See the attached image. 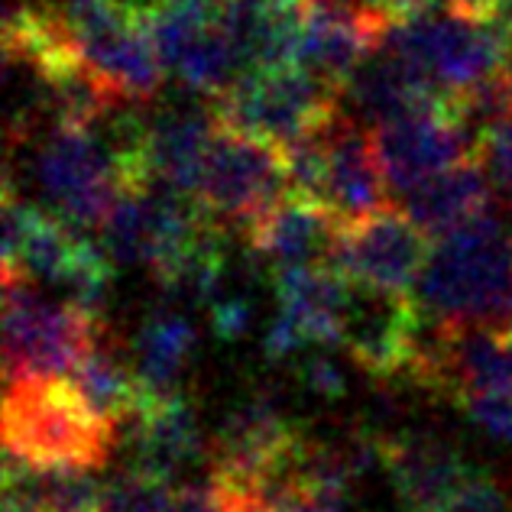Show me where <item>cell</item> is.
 <instances>
[{
	"mask_svg": "<svg viewBox=\"0 0 512 512\" xmlns=\"http://www.w3.org/2000/svg\"><path fill=\"white\" fill-rule=\"evenodd\" d=\"M415 289L422 312L435 325L506 331L512 321V237L503 221L483 211L438 237Z\"/></svg>",
	"mask_w": 512,
	"mask_h": 512,
	"instance_id": "obj_1",
	"label": "cell"
},
{
	"mask_svg": "<svg viewBox=\"0 0 512 512\" xmlns=\"http://www.w3.org/2000/svg\"><path fill=\"white\" fill-rule=\"evenodd\" d=\"M114 441L117 425L91 406L69 373H30L7 380V457L30 467L94 470L107 461Z\"/></svg>",
	"mask_w": 512,
	"mask_h": 512,
	"instance_id": "obj_2",
	"label": "cell"
},
{
	"mask_svg": "<svg viewBox=\"0 0 512 512\" xmlns=\"http://www.w3.org/2000/svg\"><path fill=\"white\" fill-rule=\"evenodd\" d=\"M380 49L406 62L451 101L512 62V39L490 13L451 4L386 23Z\"/></svg>",
	"mask_w": 512,
	"mask_h": 512,
	"instance_id": "obj_3",
	"label": "cell"
},
{
	"mask_svg": "<svg viewBox=\"0 0 512 512\" xmlns=\"http://www.w3.org/2000/svg\"><path fill=\"white\" fill-rule=\"evenodd\" d=\"M43 201L72 231H101L120 195V175L101 124L52 120L33 159Z\"/></svg>",
	"mask_w": 512,
	"mask_h": 512,
	"instance_id": "obj_4",
	"label": "cell"
},
{
	"mask_svg": "<svg viewBox=\"0 0 512 512\" xmlns=\"http://www.w3.org/2000/svg\"><path fill=\"white\" fill-rule=\"evenodd\" d=\"M341 111V91L299 65L247 72L221 98H214L218 124L250 133L279 150L328 127Z\"/></svg>",
	"mask_w": 512,
	"mask_h": 512,
	"instance_id": "obj_5",
	"label": "cell"
},
{
	"mask_svg": "<svg viewBox=\"0 0 512 512\" xmlns=\"http://www.w3.org/2000/svg\"><path fill=\"white\" fill-rule=\"evenodd\" d=\"M104 321L72 302H49L30 276H4V373H72L98 344Z\"/></svg>",
	"mask_w": 512,
	"mask_h": 512,
	"instance_id": "obj_6",
	"label": "cell"
},
{
	"mask_svg": "<svg viewBox=\"0 0 512 512\" xmlns=\"http://www.w3.org/2000/svg\"><path fill=\"white\" fill-rule=\"evenodd\" d=\"M289 192L286 156L279 146L218 124L201 169L198 201L221 227H250Z\"/></svg>",
	"mask_w": 512,
	"mask_h": 512,
	"instance_id": "obj_7",
	"label": "cell"
},
{
	"mask_svg": "<svg viewBox=\"0 0 512 512\" xmlns=\"http://www.w3.org/2000/svg\"><path fill=\"white\" fill-rule=\"evenodd\" d=\"M62 10V7H59ZM72 33V49L120 104L150 101L163 91L166 65L137 13L117 4L62 10Z\"/></svg>",
	"mask_w": 512,
	"mask_h": 512,
	"instance_id": "obj_8",
	"label": "cell"
},
{
	"mask_svg": "<svg viewBox=\"0 0 512 512\" xmlns=\"http://www.w3.org/2000/svg\"><path fill=\"white\" fill-rule=\"evenodd\" d=\"M428 256V234L409 218L406 208L386 205L370 218L341 224L325 263L354 286L409 292L419 282Z\"/></svg>",
	"mask_w": 512,
	"mask_h": 512,
	"instance_id": "obj_9",
	"label": "cell"
},
{
	"mask_svg": "<svg viewBox=\"0 0 512 512\" xmlns=\"http://www.w3.org/2000/svg\"><path fill=\"white\" fill-rule=\"evenodd\" d=\"M370 143L389 192L399 195L477 156V137H470V127L451 101L373 127Z\"/></svg>",
	"mask_w": 512,
	"mask_h": 512,
	"instance_id": "obj_10",
	"label": "cell"
},
{
	"mask_svg": "<svg viewBox=\"0 0 512 512\" xmlns=\"http://www.w3.org/2000/svg\"><path fill=\"white\" fill-rule=\"evenodd\" d=\"M422 305L412 292H383L350 282L344 338L350 360L376 380L415 373L422 357Z\"/></svg>",
	"mask_w": 512,
	"mask_h": 512,
	"instance_id": "obj_11",
	"label": "cell"
},
{
	"mask_svg": "<svg viewBox=\"0 0 512 512\" xmlns=\"http://www.w3.org/2000/svg\"><path fill=\"white\" fill-rule=\"evenodd\" d=\"M305 435L289 422L282 406L266 393L247 396L227 412L211 444L214 474L260 487L305 448Z\"/></svg>",
	"mask_w": 512,
	"mask_h": 512,
	"instance_id": "obj_12",
	"label": "cell"
},
{
	"mask_svg": "<svg viewBox=\"0 0 512 512\" xmlns=\"http://www.w3.org/2000/svg\"><path fill=\"white\" fill-rule=\"evenodd\" d=\"M386 23L383 13L363 0H308L295 65L341 91L380 49Z\"/></svg>",
	"mask_w": 512,
	"mask_h": 512,
	"instance_id": "obj_13",
	"label": "cell"
},
{
	"mask_svg": "<svg viewBox=\"0 0 512 512\" xmlns=\"http://www.w3.org/2000/svg\"><path fill=\"white\" fill-rule=\"evenodd\" d=\"M383 467L409 512H444L470 464L448 441L422 431L380 438Z\"/></svg>",
	"mask_w": 512,
	"mask_h": 512,
	"instance_id": "obj_14",
	"label": "cell"
},
{
	"mask_svg": "<svg viewBox=\"0 0 512 512\" xmlns=\"http://www.w3.org/2000/svg\"><path fill=\"white\" fill-rule=\"evenodd\" d=\"M214 130H218L214 111L208 114L192 104L159 107L153 117H146V130H143L146 182L150 185L159 182L195 198Z\"/></svg>",
	"mask_w": 512,
	"mask_h": 512,
	"instance_id": "obj_15",
	"label": "cell"
},
{
	"mask_svg": "<svg viewBox=\"0 0 512 512\" xmlns=\"http://www.w3.org/2000/svg\"><path fill=\"white\" fill-rule=\"evenodd\" d=\"M328 143V179H325V205L338 214L341 224L370 218L389 205V185L376 166L373 143L363 137L354 117L344 111L325 127Z\"/></svg>",
	"mask_w": 512,
	"mask_h": 512,
	"instance_id": "obj_16",
	"label": "cell"
},
{
	"mask_svg": "<svg viewBox=\"0 0 512 512\" xmlns=\"http://www.w3.org/2000/svg\"><path fill=\"white\" fill-rule=\"evenodd\" d=\"M338 231L341 221L328 205L289 188L244 234L250 250L273 266H299L325 263Z\"/></svg>",
	"mask_w": 512,
	"mask_h": 512,
	"instance_id": "obj_17",
	"label": "cell"
},
{
	"mask_svg": "<svg viewBox=\"0 0 512 512\" xmlns=\"http://www.w3.org/2000/svg\"><path fill=\"white\" fill-rule=\"evenodd\" d=\"M133 422V470H140L143 477L175 483L188 464L205 454L198 415L179 389L150 399Z\"/></svg>",
	"mask_w": 512,
	"mask_h": 512,
	"instance_id": "obj_18",
	"label": "cell"
},
{
	"mask_svg": "<svg viewBox=\"0 0 512 512\" xmlns=\"http://www.w3.org/2000/svg\"><path fill=\"white\" fill-rule=\"evenodd\" d=\"M444 101L451 98H444L435 85H428L422 75H415L406 62L389 56L386 49H376L341 88V107L347 104L370 127L409 117Z\"/></svg>",
	"mask_w": 512,
	"mask_h": 512,
	"instance_id": "obj_19",
	"label": "cell"
},
{
	"mask_svg": "<svg viewBox=\"0 0 512 512\" xmlns=\"http://www.w3.org/2000/svg\"><path fill=\"white\" fill-rule=\"evenodd\" d=\"M273 286L279 312L305 331L308 344H341L350 282L328 263L276 266Z\"/></svg>",
	"mask_w": 512,
	"mask_h": 512,
	"instance_id": "obj_20",
	"label": "cell"
},
{
	"mask_svg": "<svg viewBox=\"0 0 512 512\" xmlns=\"http://www.w3.org/2000/svg\"><path fill=\"white\" fill-rule=\"evenodd\" d=\"M490 208V175L483 163L464 159L451 169L431 175L406 195V214L428 237H444Z\"/></svg>",
	"mask_w": 512,
	"mask_h": 512,
	"instance_id": "obj_21",
	"label": "cell"
},
{
	"mask_svg": "<svg viewBox=\"0 0 512 512\" xmlns=\"http://www.w3.org/2000/svg\"><path fill=\"white\" fill-rule=\"evenodd\" d=\"M4 493L20 496L39 512H107V483L78 467H30L7 457Z\"/></svg>",
	"mask_w": 512,
	"mask_h": 512,
	"instance_id": "obj_22",
	"label": "cell"
},
{
	"mask_svg": "<svg viewBox=\"0 0 512 512\" xmlns=\"http://www.w3.org/2000/svg\"><path fill=\"white\" fill-rule=\"evenodd\" d=\"M195 354V328L182 315L156 312L143 321L133 344L137 376L143 386V399H159L179 389V376ZM143 402V406H146Z\"/></svg>",
	"mask_w": 512,
	"mask_h": 512,
	"instance_id": "obj_23",
	"label": "cell"
},
{
	"mask_svg": "<svg viewBox=\"0 0 512 512\" xmlns=\"http://www.w3.org/2000/svg\"><path fill=\"white\" fill-rule=\"evenodd\" d=\"M69 376L75 380V386L82 389V396L91 406L114 425L137 419L146 402L137 367H130L107 341L94 344L88 354L75 363V370Z\"/></svg>",
	"mask_w": 512,
	"mask_h": 512,
	"instance_id": "obj_24",
	"label": "cell"
},
{
	"mask_svg": "<svg viewBox=\"0 0 512 512\" xmlns=\"http://www.w3.org/2000/svg\"><path fill=\"white\" fill-rule=\"evenodd\" d=\"M477 159L487 169L490 182L512 201V114L493 120L477 133Z\"/></svg>",
	"mask_w": 512,
	"mask_h": 512,
	"instance_id": "obj_25",
	"label": "cell"
},
{
	"mask_svg": "<svg viewBox=\"0 0 512 512\" xmlns=\"http://www.w3.org/2000/svg\"><path fill=\"white\" fill-rule=\"evenodd\" d=\"M444 512H512V500L500 477L470 464L467 477L461 480V487H457L454 500Z\"/></svg>",
	"mask_w": 512,
	"mask_h": 512,
	"instance_id": "obj_26",
	"label": "cell"
},
{
	"mask_svg": "<svg viewBox=\"0 0 512 512\" xmlns=\"http://www.w3.org/2000/svg\"><path fill=\"white\" fill-rule=\"evenodd\" d=\"M208 318H211L214 338L237 341V338H244V334L250 331L253 308H250V302L244 299V295H224V292H218L208 302Z\"/></svg>",
	"mask_w": 512,
	"mask_h": 512,
	"instance_id": "obj_27",
	"label": "cell"
},
{
	"mask_svg": "<svg viewBox=\"0 0 512 512\" xmlns=\"http://www.w3.org/2000/svg\"><path fill=\"white\" fill-rule=\"evenodd\" d=\"M295 373H299V380H302V386L308 389V393L318 396V399H341L344 389H347L341 367L328 354L302 357L299 367H295Z\"/></svg>",
	"mask_w": 512,
	"mask_h": 512,
	"instance_id": "obj_28",
	"label": "cell"
},
{
	"mask_svg": "<svg viewBox=\"0 0 512 512\" xmlns=\"http://www.w3.org/2000/svg\"><path fill=\"white\" fill-rule=\"evenodd\" d=\"M487 435L512 441V393H493V396H474L461 406Z\"/></svg>",
	"mask_w": 512,
	"mask_h": 512,
	"instance_id": "obj_29",
	"label": "cell"
},
{
	"mask_svg": "<svg viewBox=\"0 0 512 512\" xmlns=\"http://www.w3.org/2000/svg\"><path fill=\"white\" fill-rule=\"evenodd\" d=\"M211 496H214V512H273L266 506V500L247 483H237V480H227L211 474L208 480Z\"/></svg>",
	"mask_w": 512,
	"mask_h": 512,
	"instance_id": "obj_30",
	"label": "cell"
},
{
	"mask_svg": "<svg viewBox=\"0 0 512 512\" xmlns=\"http://www.w3.org/2000/svg\"><path fill=\"white\" fill-rule=\"evenodd\" d=\"M490 17L503 26V30L509 33L512 39V0H493V10H490Z\"/></svg>",
	"mask_w": 512,
	"mask_h": 512,
	"instance_id": "obj_31",
	"label": "cell"
},
{
	"mask_svg": "<svg viewBox=\"0 0 512 512\" xmlns=\"http://www.w3.org/2000/svg\"><path fill=\"white\" fill-rule=\"evenodd\" d=\"M444 4L470 10V13H490L493 10V0H444Z\"/></svg>",
	"mask_w": 512,
	"mask_h": 512,
	"instance_id": "obj_32",
	"label": "cell"
},
{
	"mask_svg": "<svg viewBox=\"0 0 512 512\" xmlns=\"http://www.w3.org/2000/svg\"><path fill=\"white\" fill-rule=\"evenodd\" d=\"M4 512H39V509H36V506H30L26 500H20V496L4 493Z\"/></svg>",
	"mask_w": 512,
	"mask_h": 512,
	"instance_id": "obj_33",
	"label": "cell"
},
{
	"mask_svg": "<svg viewBox=\"0 0 512 512\" xmlns=\"http://www.w3.org/2000/svg\"><path fill=\"white\" fill-rule=\"evenodd\" d=\"M506 331H509V338H512V321H509V328H506Z\"/></svg>",
	"mask_w": 512,
	"mask_h": 512,
	"instance_id": "obj_34",
	"label": "cell"
}]
</instances>
